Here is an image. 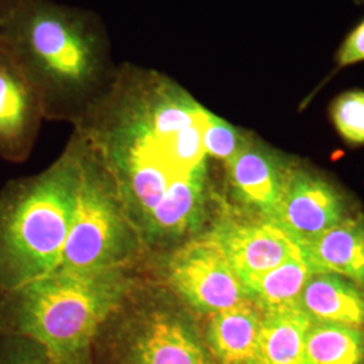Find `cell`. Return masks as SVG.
I'll return each mask as SVG.
<instances>
[{"label":"cell","mask_w":364,"mask_h":364,"mask_svg":"<svg viewBox=\"0 0 364 364\" xmlns=\"http://www.w3.org/2000/svg\"><path fill=\"white\" fill-rule=\"evenodd\" d=\"M209 114L169 75L122 63L111 91L72 127L112 177L146 257L208 234L220 216L204 144Z\"/></svg>","instance_id":"1"},{"label":"cell","mask_w":364,"mask_h":364,"mask_svg":"<svg viewBox=\"0 0 364 364\" xmlns=\"http://www.w3.org/2000/svg\"><path fill=\"white\" fill-rule=\"evenodd\" d=\"M0 45L38 92L45 119L72 127L108 95L120 68L103 18L55 0H21Z\"/></svg>","instance_id":"2"},{"label":"cell","mask_w":364,"mask_h":364,"mask_svg":"<svg viewBox=\"0 0 364 364\" xmlns=\"http://www.w3.org/2000/svg\"><path fill=\"white\" fill-rule=\"evenodd\" d=\"M81 141L72 131L64 150L36 174L0 189V290L25 285L58 267L76 204Z\"/></svg>","instance_id":"3"},{"label":"cell","mask_w":364,"mask_h":364,"mask_svg":"<svg viewBox=\"0 0 364 364\" xmlns=\"http://www.w3.org/2000/svg\"><path fill=\"white\" fill-rule=\"evenodd\" d=\"M138 275L136 269L54 270L0 290V332L34 340L58 356H90L99 326Z\"/></svg>","instance_id":"4"},{"label":"cell","mask_w":364,"mask_h":364,"mask_svg":"<svg viewBox=\"0 0 364 364\" xmlns=\"http://www.w3.org/2000/svg\"><path fill=\"white\" fill-rule=\"evenodd\" d=\"M93 364H213L198 316L139 273L91 346Z\"/></svg>","instance_id":"5"},{"label":"cell","mask_w":364,"mask_h":364,"mask_svg":"<svg viewBox=\"0 0 364 364\" xmlns=\"http://www.w3.org/2000/svg\"><path fill=\"white\" fill-rule=\"evenodd\" d=\"M75 132L81 141V171L69 234L55 270H138L146 257L141 236L112 177L91 144Z\"/></svg>","instance_id":"6"},{"label":"cell","mask_w":364,"mask_h":364,"mask_svg":"<svg viewBox=\"0 0 364 364\" xmlns=\"http://www.w3.org/2000/svg\"><path fill=\"white\" fill-rule=\"evenodd\" d=\"M138 272L169 289L198 317L248 299L242 278L209 232L168 252L146 257Z\"/></svg>","instance_id":"7"},{"label":"cell","mask_w":364,"mask_h":364,"mask_svg":"<svg viewBox=\"0 0 364 364\" xmlns=\"http://www.w3.org/2000/svg\"><path fill=\"white\" fill-rule=\"evenodd\" d=\"M223 169L227 191L221 198L223 212L272 220L290 173L281 156L250 134L246 144Z\"/></svg>","instance_id":"8"},{"label":"cell","mask_w":364,"mask_h":364,"mask_svg":"<svg viewBox=\"0 0 364 364\" xmlns=\"http://www.w3.org/2000/svg\"><path fill=\"white\" fill-rule=\"evenodd\" d=\"M209 235L243 282L302 254L299 245L273 221L240 218L223 210Z\"/></svg>","instance_id":"9"},{"label":"cell","mask_w":364,"mask_h":364,"mask_svg":"<svg viewBox=\"0 0 364 364\" xmlns=\"http://www.w3.org/2000/svg\"><path fill=\"white\" fill-rule=\"evenodd\" d=\"M45 120L38 92L0 45V158L10 164L27 161Z\"/></svg>","instance_id":"10"},{"label":"cell","mask_w":364,"mask_h":364,"mask_svg":"<svg viewBox=\"0 0 364 364\" xmlns=\"http://www.w3.org/2000/svg\"><path fill=\"white\" fill-rule=\"evenodd\" d=\"M344 220L343 200L328 182L302 170H290L285 192L270 221L299 246Z\"/></svg>","instance_id":"11"},{"label":"cell","mask_w":364,"mask_h":364,"mask_svg":"<svg viewBox=\"0 0 364 364\" xmlns=\"http://www.w3.org/2000/svg\"><path fill=\"white\" fill-rule=\"evenodd\" d=\"M263 311L248 299L232 308L198 317L213 364H255Z\"/></svg>","instance_id":"12"},{"label":"cell","mask_w":364,"mask_h":364,"mask_svg":"<svg viewBox=\"0 0 364 364\" xmlns=\"http://www.w3.org/2000/svg\"><path fill=\"white\" fill-rule=\"evenodd\" d=\"M299 247L317 273L343 275L364 285V225L360 221L344 219Z\"/></svg>","instance_id":"13"},{"label":"cell","mask_w":364,"mask_h":364,"mask_svg":"<svg viewBox=\"0 0 364 364\" xmlns=\"http://www.w3.org/2000/svg\"><path fill=\"white\" fill-rule=\"evenodd\" d=\"M297 306L313 323L364 328L363 293L336 274H313Z\"/></svg>","instance_id":"14"},{"label":"cell","mask_w":364,"mask_h":364,"mask_svg":"<svg viewBox=\"0 0 364 364\" xmlns=\"http://www.w3.org/2000/svg\"><path fill=\"white\" fill-rule=\"evenodd\" d=\"M311 324L299 306L263 311L255 364H306L305 338Z\"/></svg>","instance_id":"15"},{"label":"cell","mask_w":364,"mask_h":364,"mask_svg":"<svg viewBox=\"0 0 364 364\" xmlns=\"http://www.w3.org/2000/svg\"><path fill=\"white\" fill-rule=\"evenodd\" d=\"M314 273L317 272L304 254H299L266 273L248 278L243 284L248 299L262 311L293 308L299 305L302 289Z\"/></svg>","instance_id":"16"},{"label":"cell","mask_w":364,"mask_h":364,"mask_svg":"<svg viewBox=\"0 0 364 364\" xmlns=\"http://www.w3.org/2000/svg\"><path fill=\"white\" fill-rule=\"evenodd\" d=\"M306 364H364V328L313 323L305 338Z\"/></svg>","instance_id":"17"},{"label":"cell","mask_w":364,"mask_h":364,"mask_svg":"<svg viewBox=\"0 0 364 364\" xmlns=\"http://www.w3.org/2000/svg\"><path fill=\"white\" fill-rule=\"evenodd\" d=\"M0 364H93L90 356L66 358L30 338L0 332Z\"/></svg>","instance_id":"18"},{"label":"cell","mask_w":364,"mask_h":364,"mask_svg":"<svg viewBox=\"0 0 364 364\" xmlns=\"http://www.w3.org/2000/svg\"><path fill=\"white\" fill-rule=\"evenodd\" d=\"M250 132L235 127L225 119L209 114L204 130V144L208 156L224 165L246 144Z\"/></svg>","instance_id":"19"},{"label":"cell","mask_w":364,"mask_h":364,"mask_svg":"<svg viewBox=\"0 0 364 364\" xmlns=\"http://www.w3.org/2000/svg\"><path fill=\"white\" fill-rule=\"evenodd\" d=\"M332 120L338 134L352 144H364V92L340 95L332 105Z\"/></svg>","instance_id":"20"},{"label":"cell","mask_w":364,"mask_h":364,"mask_svg":"<svg viewBox=\"0 0 364 364\" xmlns=\"http://www.w3.org/2000/svg\"><path fill=\"white\" fill-rule=\"evenodd\" d=\"M364 61V21L344 39L338 52V66L353 65Z\"/></svg>","instance_id":"21"},{"label":"cell","mask_w":364,"mask_h":364,"mask_svg":"<svg viewBox=\"0 0 364 364\" xmlns=\"http://www.w3.org/2000/svg\"><path fill=\"white\" fill-rule=\"evenodd\" d=\"M21 0H0V27L9 19Z\"/></svg>","instance_id":"22"}]
</instances>
